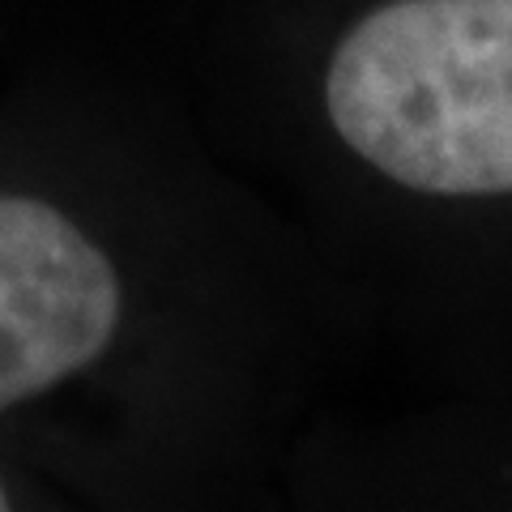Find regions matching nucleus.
<instances>
[{"instance_id":"obj_1","label":"nucleus","mask_w":512,"mask_h":512,"mask_svg":"<svg viewBox=\"0 0 512 512\" xmlns=\"http://www.w3.org/2000/svg\"><path fill=\"white\" fill-rule=\"evenodd\" d=\"M329 120L389 180L436 197L512 192V0H393L350 30Z\"/></svg>"},{"instance_id":"obj_2","label":"nucleus","mask_w":512,"mask_h":512,"mask_svg":"<svg viewBox=\"0 0 512 512\" xmlns=\"http://www.w3.org/2000/svg\"><path fill=\"white\" fill-rule=\"evenodd\" d=\"M116 320L107 256L52 205L0 197V410L94 363Z\"/></svg>"},{"instance_id":"obj_3","label":"nucleus","mask_w":512,"mask_h":512,"mask_svg":"<svg viewBox=\"0 0 512 512\" xmlns=\"http://www.w3.org/2000/svg\"><path fill=\"white\" fill-rule=\"evenodd\" d=\"M9 508V495H5V487H0V512H5Z\"/></svg>"}]
</instances>
